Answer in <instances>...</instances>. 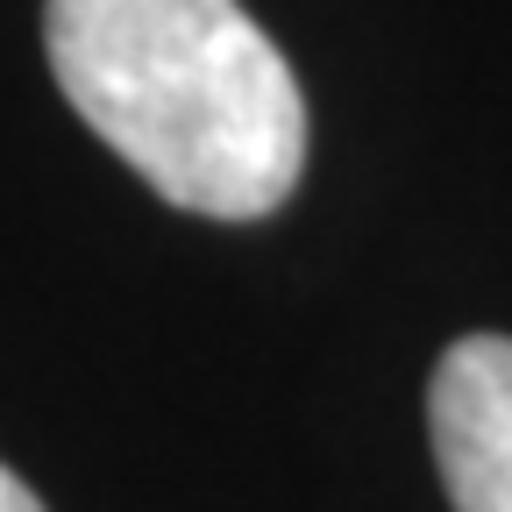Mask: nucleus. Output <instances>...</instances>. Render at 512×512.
<instances>
[{
  "label": "nucleus",
  "mask_w": 512,
  "mask_h": 512,
  "mask_svg": "<svg viewBox=\"0 0 512 512\" xmlns=\"http://www.w3.org/2000/svg\"><path fill=\"white\" fill-rule=\"evenodd\" d=\"M72 114L171 207L264 221L306 171V93L242 0H43Z\"/></svg>",
  "instance_id": "obj_1"
},
{
  "label": "nucleus",
  "mask_w": 512,
  "mask_h": 512,
  "mask_svg": "<svg viewBox=\"0 0 512 512\" xmlns=\"http://www.w3.org/2000/svg\"><path fill=\"white\" fill-rule=\"evenodd\" d=\"M427 434L456 512H512V335H463L427 377Z\"/></svg>",
  "instance_id": "obj_2"
},
{
  "label": "nucleus",
  "mask_w": 512,
  "mask_h": 512,
  "mask_svg": "<svg viewBox=\"0 0 512 512\" xmlns=\"http://www.w3.org/2000/svg\"><path fill=\"white\" fill-rule=\"evenodd\" d=\"M0 512H43V498H36V491H29L8 463H0Z\"/></svg>",
  "instance_id": "obj_3"
}]
</instances>
